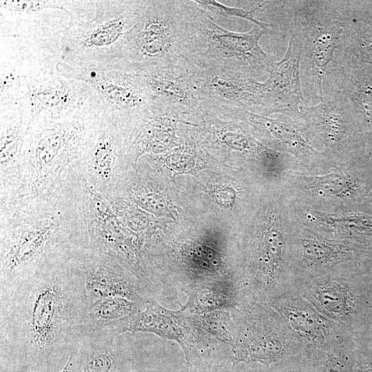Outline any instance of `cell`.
<instances>
[{
    "mask_svg": "<svg viewBox=\"0 0 372 372\" xmlns=\"http://www.w3.org/2000/svg\"><path fill=\"white\" fill-rule=\"evenodd\" d=\"M68 262L0 292V356L39 372L63 368L81 338L87 308Z\"/></svg>",
    "mask_w": 372,
    "mask_h": 372,
    "instance_id": "6da1fadb",
    "label": "cell"
},
{
    "mask_svg": "<svg viewBox=\"0 0 372 372\" xmlns=\"http://www.w3.org/2000/svg\"><path fill=\"white\" fill-rule=\"evenodd\" d=\"M82 185L0 204V292L67 263L86 245Z\"/></svg>",
    "mask_w": 372,
    "mask_h": 372,
    "instance_id": "7a4b0ae2",
    "label": "cell"
},
{
    "mask_svg": "<svg viewBox=\"0 0 372 372\" xmlns=\"http://www.w3.org/2000/svg\"><path fill=\"white\" fill-rule=\"evenodd\" d=\"M105 116L99 100L60 116L43 112L28 129L20 197L56 192L80 180L82 161Z\"/></svg>",
    "mask_w": 372,
    "mask_h": 372,
    "instance_id": "3957f363",
    "label": "cell"
},
{
    "mask_svg": "<svg viewBox=\"0 0 372 372\" xmlns=\"http://www.w3.org/2000/svg\"><path fill=\"white\" fill-rule=\"evenodd\" d=\"M254 4L256 19L268 24L273 34L288 35L299 45L302 85L319 103L324 76L345 30L347 1H254Z\"/></svg>",
    "mask_w": 372,
    "mask_h": 372,
    "instance_id": "277c9868",
    "label": "cell"
},
{
    "mask_svg": "<svg viewBox=\"0 0 372 372\" xmlns=\"http://www.w3.org/2000/svg\"><path fill=\"white\" fill-rule=\"evenodd\" d=\"M195 1L143 0L127 41L124 71L137 74L194 61L205 46Z\"/></svg>",
    "mask_w": 372,
    "mask_h": 372,
    "instance_id": "5b68a950",
    "label": "cell"
},
{
    "mask_svg": "<svg viewBox=\"0 0 372 372\" xmlns=\"http://www.w3.org/2000/svg\"><path fill=\"white\" fill-rule=\"evenodd\" d=\"M70 22L63 10L14 13L0 9V76L23 80L58 72Z\"/></svg>",
    "mask_w": 372,
    "mask_h": 372,
    "instance_id": "8992f818",
    "label": "cell"
},
{
    "mask_svg": "<svg viewBox=\"0 0 372 372\" xmlns=\"http://www.w3.org/2000/svg\"><path fill=\"white\" fill-rule=\"evenodd\" d=\"M94 16L70 21L61 40V62L73 68L123 70L130 33L143 0H95Z\"/></svg>",
    "mask_w": 372,
    "mask_h": 372,
    "instance_id": "52a82bcc",
    "label": "cell"
},
{
    "mask_svg": "<svg viewBox=\"0 0 372 372\" xmlns=\"http://www.w3.org/2000/svg\"><path fill=\"white\" fill-rule=\"evenodd\" d=\"M300 295L324 317L355 338L372 319V278L362 265L347 275H319L302 287Z\"/></svg>",
    "mask_w": 372,
    "mask_h": 372,
    "instance_id": "ba28073f",
    "label": "cell"
},
{
    "mask_svg": "<svg viewBox=\"0 0 372 372\" xmlns=\"http://www.w3.org/2000/svg\"><path fill=\"white\" fill-rule=\"evenodd\" d=\"M199 25L206 48L194 59L197 66L253 79L268 73L273 61L259 41L263 35L273 34L270 28L255 25L247 32H231L218 25L203 8Z\"/></svg>",
    "mask_w": 372,
    "mask_h": 372,
    "instance_id": "9c48e42d",
    "label": "cell"
},
{
    "mask_svg": "<svg viewBox=\"0 0 372 372\" xmlns=\"http://www.w3.org/2000/svg\"><path fill=\"white\" fill-rule=\"evenodd\" d=\"M118 332L119 335L149 333L163 340L176 342L183 350L189 369L208 364L221 349L220 341L198 327L189 316L179 309H168L152 298L145 309L124 320Z\"/></svg>",
    "mask_w": 372,
    "mask_h": 372,
    "instance_id": "30bf717a",
    "label": "cell"
},
{
    "mask_svg": "<svg viewBox=\"0 0 372 372\" xmlns=\"http://www.w3.org/2000/svg\"><path fill=\"white\" fill-rule=\"evenodd\" d=\"M57 70L66 78L82 81L92 86L101 100L105 114L125 130L132 129L156 101L133 73L73 68L61 61Z\"/></svg>",
    "mask_w": 372,
    "mask_h": 372,
    "instance_id": "8fae6325",
    "label": "cell"
},
{
    "mask_svg": "<svg viewBox=\"0 0 372 372\" xmlns=\"http://www.w3.org/2000/svg\"><path fill=\"white\" fill-rule=\"evenodd\" d=\"M237 331L230 352L233 366L276 362L285 350V322L267 302L245 300L234 309Z\"/></svg>",
    "mask_w": 372,
    "mask_h": 372,
    "instance_id": "7c38bea8",
    "label": "cell"
},
{
    "mask_svg": "<svg viewBox=\"0 0 372 372\" xmlns=\"http://www.w3.org/2000/svg\"><path fill=\"white\" fill-rule=\"evenodd\" d=\"M68 265L81 285L87 308L109 298H123L141 304L152 298L142 281L114 256L85 246Z\"/></svg>",
    "mask_w": 372,
    "mask_h": 372,
    "instance_id": "4fadbf2b",
    "label": "cell"
},
{
    "mask_svg": "<svg viewBox=\"0 0 372 372\" xmlns=\"http://www.w3.org/2000/svg\"><path fill=\"white\" fill-rule=\"evenodd\" d=\"M322 99L313 105L303 101L298 123L311 145L317 141L335 155L349 156L363 145L348 100L340 93L322 86Z\"/></svg>",
    "mask_w": 372,
    "mask_h": 372,
    "instance_id": "5bb4252c",
    "label": "cell"
},
{
    "mask_svg": "<svg viewBox=\"0 0 372 372\" xmlns=\"http://www.w3.org/2000/svg\"><path fill=\"white\" fill-rule=\"evenodd\" d=\"M127 131L105 114L81 165V176L107 201L119 198L123 165L127 158Z\"/></svg>",
    "mask_w": 372,
    "mask_h": 372,
    "instance_id": "9a60e30c",
    "label": "cell"
},
{
    "mask_svg": "<svg viewBox=\"0 0 372 372\" xmlns=\"http://www.w3.org/2000/svg\"><path fill=\"white\" fill-rule=\"evenodd\" d=\"M196 66L205 114L234 118L240 111L266 116L264 82L216 69Z\"/></svg>",
    "mask_w": 372,
    "mask_h": 372,
    "instance_id": "2e32d148",
    "label": "cell"
},
{
    "mask_svg": "<svg viewBox=\"0 0 372 372\" xmlns=\"http://www.w3.org/2000/svg\"><path fill=\"white\" fill-rule=\"evenodd\" d=\"M32 119L25 99L0 103V204L20 196L23 150Z\"/></svg>",
    "mask_w": 372,
    "mask_h": 372,
    "instance_id": "e0dca14e",
    "label": "cell"
},
{
    "mask_svg": "<svg viewBox=\"0 0 372 372\" xmlns=\"http://www.w3.org/2000/svg\"><path fill=\"white\" fill-rule=\"evenodd\" d=\"M322 86L337 91L348 100L363 145L372 143V65L338 50L324 76Z\"/></svg>",
    "mask_w": 372,
    "mask_h": 372,
    "instance_id": "ac0fdd59",
    "label": "cell"
},
{
    "mask_svg": "<svg viewBox=\"0 0 372 372\" xmlns=\"http://www.w3.org/2000/svg\"><path fill=\"white\" fill-rule=\"evenodd\" d=\"M21 99L30 106L32 118L43 112L52 116L71 113L99 97L87 83L62 76L59 71L20 83Z\"/></svg>",
    "mask_w": 372,
    "mask_h": 372,
    "instance_id": "d6986e66",
    "label": "cell"
},
{
    "mask_svg": "<svg viewBox=\"0 0 372 372\" xmlns=\"http://www.w3.org/2000/svg\"><path fill=\"white\" fill-rule=\"evenodd\" d=\"M134 74L157 101L179 108L191 118L202 120L205 112L194 62L183 61Z\"/></svg>",
    "mask_w": 372,
    "mask_h": 372,
    "instance_id": "ffe728a7",
    "label": "cell"
},
{
    "mask_svg": "<svg viewBox=\"0 0 372 372\" xmlns=\"http://www.w3.org/2000/svg\"><path fill=\"white\" fill-rule=\"evenodd\" d=\"M300 49L289 38L287 51L279 61H273L263 81L267 93V116L273 114L294 116L300 113L304 94L300 78Z\"/></svg>",
    "mask_w": 372,
    "mask_h": 372,
    "instance_id": "44dd1931",
    "label": "cell"
},
{
    "mask_svg": "<svg viewBox=\"0 0 372 372\" xmlns=\"http://www.w3.org/2000/svg\"><path fill=\"white\" fill-rule=\"evenodd\" d=\"M234 119L247 124L255 134L276 149L292 155L300 161H313L322 156V153L315 149L307 140L293 116L280 114L277 118H273L240 111Z\"/></svg>",
    "mask_w": 372,
    "mask_h": 372,
    "instance_id": "7402d4cb",
    "label": "cell"
},
{
    "mask_svg": "<svg viewBox=\"0 0 372 372\" xmlns=\"http://www.w3.org/2000/svg\"><path fill=\"white\" fill-rule=\"evenodd\" d=\"M74 372H132L134 362L119 336L106 333L81 335L71 351Z\"/></svg>",
    "mask_w": 372,
    "mask_h": 372,
    "instance_id": "603a6c76",
    "label": "cell"
},
{
    "mask_svg": "<svg viewBox=\"0 0 372 372\" xmlns=\"http://www.w3.org/2000/svg\"><path fill=\"white\" fill-rule=\"evenodd\" d=\"M282 317L291 333L300 342L322 345L335 342L341 329L324 317L300 294L282 293L269 303Z\"/></svg>",
    "mask_w": 372,
    "mask_h": 372,
    "instance_id": "cb8c5ba5",
    "label": "cell"
},
{
    "mask_svg": "<svg viewBox=\"0 0 372 372\" xmlns=\"http://www.w3.org/2000/svg\"><path fill=\"white\" fill-rule=\"evenodd\" d=\"M296 252L302 267L319 272L341 262H363L371 258L372 245L349 239L341 242L306 234L298 240Z\"/></svg>",
    "mask_w": 372,
    "mask_h": 372,
    "instance_id": "d4e9b609",
    "label": "cell"
},
{
    "mask_svg": "<svg viewBox=\"0 0 372 372\" xmlns=\"http://www.w3.org/2000/svg\"><path fill=\"white\" fill-rule=\"evenodd\" d=\"M300 185L310 194L323 198L342 199L359 207L372 187V173L364 167L350 172L302 176Z\"/></svg>",
    "mask_w": 372,
    "mask_h": 372,
    "instance_id": "484cf974",
    "label": "cell"
},
{
    "mask_svg": "<svg viewBox=\"0 0 372 372\" xmlns=\"http://www.w3.org/2000/svg\"><path fill=\"white\" fill-rule=\"evenodd\" d=\"M146 305L123 298L99 300L85 310L81 335L86 333H107L120 336L117 333L120 324L145 309Z\"/></svg>",
    "mask_w": 372,
    "mask_h": 372,
    "instance_id": "4316f807",
    "label": "cell"
},
{
    "mask_svg": "<svg viewBox=\"0 0 372 372\" xmlns=\"http://www.w3.org/2000/svg\"><path fill=\"white\" fill-rule=\"evenodd\" d=\"M187 296L179 310L185 316H196L211 311L234 309L239 306L242 297L236 283H214L198 287Z\"/></svg>",
    "mask_w": 372,
    "mask_h": 372,
    "instance_id": "83f0119b",
    "label": "cell"
},
{
    "mask_svg": "<svg viewBox=\"0 0 372 372\" xmlns=\"http://www.w3.org/2000/svg\"><path fill=\"white\" fill-rule=\"evenodd\" d=\"M307 219L341 232L349 240L372 243V215L360 210L341 214L313 211L307 215Z\"/></svg>",
    "mask_w": 372,
    "mask_h": 372,
    "instance_id": "f1b7e54d",
    "label": "cell"
},
{
    "mask_svg": "<svg viewBox=\"0 0 372 372\" xmlns=\"http://www.w3.org/2000/svg\"><path fill=\"white\" fill-rule=\"evenodd\" d=\"M0 9L14 13H32L47 9L66 12L70 21H87L95 14L94 1L1 0Z\"/></svg>",
    "mask_w": 372,
    "mask_h": 372,
    "instance_id": "f546056e",
    "label": "cell"
},
{
    "mask_svg": "<svg viewBox=\"0 0 372 372\" xmlns=\"http://www.w3.org/2000/svg\"><path fill=\"white\" fill-rule=\"evenodd\" d=\"M234 309L216 310L189 316L198 327L213 338L232 348L237 331Z\"/></svg>",
    "mask_w": 372,
    "mask_h": 372,
    "instance_id": "4dcf8cb0",
    "label": "cell"
},
{
    "mask_svg": "<svg viewBox=\"0 0 372 372\" xmlns=\"http://www.w3.org/2000/svg\"><path fill=\"white\" fill-rule=\"evenodd\" d=\"M200 7L208 12L214 18L225 17L229 18L236 17L249 21L262 28H270L269 25L265 23L258 21L255 17L256 8L250 3L249 9H243L240 8H233L222 4L214 0H196ZM271 29V28H270Z\"/></svg>",
    "mask_w": 372,
    "mask_h": 372,
    "instance_id": "1f68e13d",
    "label": "cell"
},
{
    "mask_svg": "<svg viewBox=\"0 0 372 372\" xmlns=\"http://www.w3.org/2000/svg\"><path fill=\"white\" fill-rule=\"evenodd\" d=\"M0 372H39L16 360L0 356Z\"/></svg>",
    "mask_w": 372,
    "mask_h": 372,
    "instance_id": "d6a6232c",
    "label": "cell"
},
{
    "mask_svg": "<svg viewBox=\"0 0 372 372\" xmlns=\"http://www.w3.org/2000/svg\"><path fill=\"white\" fill-rule=\"evenodd\" d=\"M354 340L361 348L366 351H372V319L366 328Z\"/></svg>",
    "mask_w": 372,
    "mask_h": 372,
    "instance_id": "836d02e7",
    "label": "cell"
},
{
    "mask_svg": "<svg viewBox=\"0 0 372 372\" xmlns=\"http://www.w3.org/2000/svg\"><path fill=\"white\" fill-rule=\"evenodd\" d=\"M325 372H347L346 358L328 355Z\"/></svg>",
    "mask_w": 372,
    "mask_h": 372,
    "instance_id": "e575fe53",
    "label": "cell"
},
{
    "mask_svg": "<svg viewBox=\"0 0 372 372\" xmlns=\"http://www.w3.org/2000/svg\"><path fill=\"white\" fill-rule=\"evenodd\" d=\"M358 209L372 215V187Z\"/></svg>",
    "mask_w": 372,
    "mask_h": 372,
    "instance_id": "d590c367",
    "label": "cell"
},
{
    "mask_svg": "<svg viewBox=\"0 0 372 372\" xmlns=\"http://www.w3.org/2000/svg\"><path fill=\"white\" fill-rule=\"evenodd\" d=\"M132 372H168V371L163 370L162 367L158 366H141L139 364H134V368Z\"/></svg>",
    "mask_w": 372,
    "mask_h": 372,
    "instance_id": "8d00e7d4",
    "label": "cell"
},
{
    "mask_svg": "<svg viewBox=\"0 0 372 372\" xmlns=\"http://www.w3.org/2000/svg\"><path fill=\"white\" fill-rule=\"evenodd\" d=\"M74 355L73 353L71 352L69 358L63 366V368L61 369L60 372H74Z\"/></svg>",
    "mask_w": 372,
    "mask_h": 372,
    "instance_id": "74e56055",
    "label": "cell"
},
{
    "mask_svg": "<svg viewBox=\"0 0 372 372\" xmlns=\"http://www.w3.org/2000/svg\"><path fill=\"white\" fill-rule=\"evenodd\" d=\"M362 267L365 275L372 278V258L363 262Z\"/></svg>",
    "mask_w": 372,
    "mask_h": 372,
    "instance_id": "f35d334b",
    "label": "cell"
},
{
    "mask_svg": "<svg viewBox=\"0 0 372 372\" xmlns=\"http://www.w3.org/2000/svg\"><path fill=\"white\" fill-rule=\"evenodd\" d=\"M358 372H372V361H365L360 365Z\"/></svg>",
    "mask_w": 372,
    "mask_h": 372,
    "instance_id": "ab89813d",
    "label": "cell"
}]
</instances>
